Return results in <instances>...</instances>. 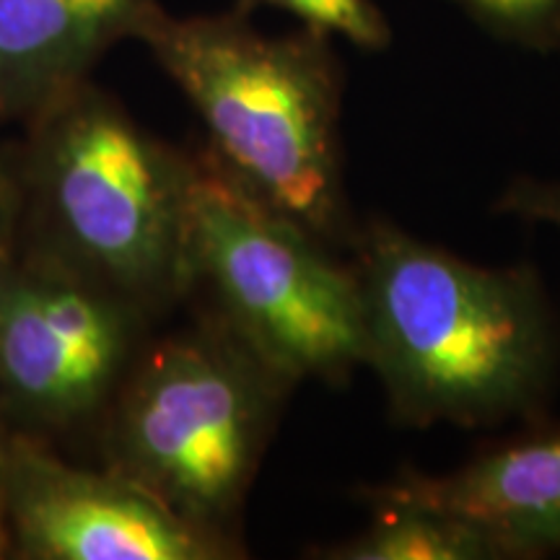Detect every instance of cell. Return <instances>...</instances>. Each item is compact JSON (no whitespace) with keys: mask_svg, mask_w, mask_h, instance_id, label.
<instances>
[{"mask_svg":"<svg viewBox=\"0 0 560 560\" xmlns=\"http://www.w3.org/2000/svg\"><path fill=\"white\" fill-rule=\"evenodd\" d=\"M9 436H11V423H9V416H5L3 395H0V452H3V444Z\"/></svg>","mask_w":560,"mask_h":560,"instance_id":"obj_16","label":"cell"},{"mask_svg":"<svg viewBox=\"0 0 560 560\" xmlns=\"http://www.w3.org/2000/svg\"><path fill=\"white\" fill-rule=\"evenodd\" d=\"M9 558L21 560H229L234 537L179 520L122 475L62 462L47 441L11 431L0 452Z\"/></svg>","mask_w":560,"mask_h":560,"instance_id":"obj_7","label":"cell"},{"mask_svg":"<svg viewBox=\"0 0 560 560\" xmlns=\"http://www.w3.org/2000/svg\"><path fill=\"white\" fill-rule=\"evenodd\" d=\"M366 366L405 423L532 416L558 366L556 317L527 265L480 268L387 221L355 231Z\"/></svg>","mask_w":560,"mask_h":560,"instance_id":"obj_1","label":"cell"},{"mask_svg":"<svg viewBox=\"0 0 560 560\" xmlns=\"http://www.w3.org/2000/svg\"><path fill=\"white\" fill-rule=\"evenodd\" d=\"M21 240V190L11 153L0 151V262L11 260Z\"/></svg>","mask_w":560,"mask_h":560,"instance_id":"obj_14","label":"cell"},{"mask_svg":"<svg viewBox=\"0 0 560 560\" xmlns=\"http://www.w3.org/2000/svg\"><path fill=\"white\" fill-rule=\"evenodd\" d=\"M289 380L219 317L145 342L104 412L102 450L179 520L234 537Z\"/></svg>","mask_w":560,"mask_h":560,"instance_id":"obj_4","label":"cell"},{"mask_svg":"<svg viewBox=\"0 0 560 560\" xmlns=\"http://www.w3.org/2000/svg\"><path fill=\"white\" fill-rule=\"evenodd\" d=\"M291 13L306 30L340 37L361 50H384L392 42L389 21L374 0H242Z\"/></svg>","mask_w":560,"mask_h":560,"instance_id":"obj_11","label":"cell"},{"mask_svg":"<svg viewBox=\"0 0 560 560\" xmlns=\"http://www.w3.org/2000/svg\"><path fill=\"white\" fill-rule=\"evenodd\" d=\"M499 210L522 221L550 223L560 231V179H514L503 190Z\"/></svg>","mask_w":560,"mask_h":560,"instance_id":"obj_13","label":"cell"},{"mask_svg":"<svg viewBox=\"0 0 560 560\" xmlns=\"http://www.w3.org/2000/svg\"><path fill=\"white\" fill-rule=\"evenodd\" d=\"M366 532L322 550L332 560H495L499 548L486 532L459 516L412 503H371Z\"/></svg>","mask_w":560,"mask_h":560,"instance_id":"obj_10","label":"cell"},{"mask_svg":"<svg viewBox=\"0 0 560 560\" xmlns=\"http://www.w3.org/2000/svg\"><path fill=\"white\" fill-rule=\"evenodd\" d=\"M11 159L21 252L107 285L153 319L192 296V153L86 81L26 125Z\"/></svg>","mask_w":560,"mask_h":560,"instance_id":"obj_2","label":"cell"},{"mask_svg":"<svg viewBox=\"0 0 560 560\" xmlns=\"http://www.w3.org/2000/svg\"><path fill=\"white\" fill-rule=\"evenodd\" d=\"M192 296L293 387L366 366V317L353 265L257 198L208 151L192 153Z\"/></svg>","mask_w":560,"mask_h":560,"instance_id":"obj_5","label":"cell"},{"mask_svg":"<svg viewBox=\"0 0 560 560\" xmlns=\"http://www.w3.org/2000/svg\"><path fill=\"white\" fill-rule=\"evenodd\" d=\"M371 503H412L470 522L501 558L560 552V429L511 441L446 475L405 472L363 490Z\"/></svg>","mask_w":560,"mask_h":560,"instance_id":"obj_8","label":"cell"},{"mask_svg":"<svg viewBox=\"0 0 560 560\" xmlns=\"http://www.w3.org/2000/svg\"><path fill=\"white\" fill-rule=\"evenodd\" d=\"M153 317L45 257L0 262V395L11 431L39 441L100 425Z\"/></svg>","mask_w":560,"mask_h":560,"instance_id":"obj_6","label":"cell"},{"mask_svg":"<svg viewBox=\"0 0 560 560\" xmlns=\"http://www.w3.org/2000/svg\"><path fill=\"white\" fill-rule=\"evenodd\" d=\"M161 0H0V132L37 120L136 39Z\"/></svg>","mask_w":560,"mask_h":560,"instance_id":"obj_9","label":"cell"},{"mask_svg":"<svg viewBox=\"0 0 560 560\" xmlns=\"http://www.w3.org/2000/svg\"><path fill=\"white\" fill-rule=\"evenodd\" d=\"M499 39L527 50L560 52V0H454Z\"/></svg>","mask_w":560,"mask_h":560,"instance_id":"obj_12","label":"cell"},{"mask_svg":"<svg viewBox=\"0 0 560 560\" xmlns=\"http://www.w3.org/2000/svg\"><path fill=\"white\" fill-rule=\"evenodd\" d=\"M0 558H9V529H5L3 499H0Z\"/></svg>","mask_w":560,"mask_h":560,"instance_id":"obj_15","label":"cell"},{"mask_svg":"<svg viewBox=\"0 0 560 560\" xmlns=\"http://www.w3.org/2000/svg\"><path fill=\"white\" fill-rule=\"evenodd\" d=\"M136 42L198 112L208 153L325 244H350L340 164V73L330 37L265 34L244 11L174 16L159 5Z\"/></svg>","mask_w":560,"mask_h":560,"instance_id":"obj_3","label":"cell"}]
</instances>
